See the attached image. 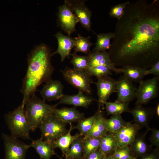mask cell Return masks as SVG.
I'll use <instances>...</instances> for the list:
<instances>
[{
    "mask_svg": "<svg viewBox=\"0 0 159 159\" xmlns=\"http://www.w3.org/2000/svg\"><path fill=\"white\" fill-rule=\"evenodd\" d=\"M98 115V111L93 115L87 118H84L77 122L73 127V129H77L80 134L83 136H85L90 130Z\"/></svg>",
    "mask_w": 159,
    "mask_h": 159,
    "instance_id": "cell-30",
    "label": "cell"
},
{
    "mask_svg": "<svg viewBox=\"0 0 159 159\" xmlns=\"http://www.w3.org/2000/svg\"><path fill=\"white\" fill-rule=\"evenodd\" d=\"M97 81L95 82L97 89L98 109L103 108L104 103L107 101L110 95L116 92L117 81L109 76L97 77Z\"/></svg>",
    "mask_w": 159,
    "mask_h": 159,
    "instance_id": "cell-9",
    "label": "cell"
},
{
    "mask_svg": "<svg viewBox=\"0 0 159 159\" xmlns=\"http://www.w3.org/2000/svg\"><path fill=\"white\" fill-rule=\"evenodd\" d=\"M84 136H80L72 143L65 156L74 159H82L83 150Z\"/></svg>",
    "mask_w": 159,
    "mask_h": 159,
    "instance_id": "cell-27",
    "label": "cell"
},
{
    "mask_svg": "<svg viewBox=\"0 0 159 159\" xmlns=\"http://www.w3.org/2000/svg\"><path fill=\"white\" fill-rule=\"evenodd\" d=\"M55 36L57 40L58 46L57 50L52 55L56 54H59L61 62H63L71 55V51L74 47V40L70 37L63 34L61 32H58Z\"/></svg>",
    "mask_w": 159,
    "mask_h": 159,
    "instance_id": "cell-16",
    "label": "cell"
},
{
    "mask_svg": "<svg viewBox=\"0 0 159 159\" xmlns=\"http://www.w3.org/2000/svg\"><path fill=\"white\" fill-rule=\"evenodd\" d=\"M156 113L157 116H159V104L158 103L157 105L156 108Z\"/></svg>",
    "mask_w": 159,
    "mask_h": 159,
    "instance_id": "cell-41",
    "label": "cell"
},
{
    "mask_svg": "<svg viewBox=\"0 0 159 159\" xmlns=\"http://www.w3.org/2000/svg\"><path fill=\"white\" fill-rule=\"evenodd\" d=\"M60 158V159H63L62 158H60V157L58 156ZM64 159H74L71 158H69V157H65V158Z\"/></svg>",
    "mask_w": 159,
    "mask_h": 159,
    "instance_id": "cell-43",
    "label": "cell"
},
{
    "mask_svg": "<svg viewBox=\"0 0 159 159\" xmlns=\"http://www.w3.org/2000/svg\"><path fill=\"white\" fill-rule=\"evenodd\" d=\"M158 80L159 77H155L149 80H143L139 83L136 93V105L146 104L157 96Z\"/></svg>",
    "mask_w": 159,
    "mask_h": 159,
    "instance_id": "cell-7",
    "label": "cell"
},
{
    "mask_svg": "<svg viewBox=\"0 0 159 159\" xmlns=\"http://www.w3.org/2000/svg\"><path fill=\"white\" fill-rule=\"evenodd\" d=\"M159 158L158 151L157 149L151 153L148 154L139 159H159Z\"/></svg>",
    "mask_w": 159,
    "mask_h": 159,
    "instance_id": "cell-40",
    "label": "cell"
},
{
    "mask_svg": "<svg viewBox=\"0 0 159 159\" xmlns=\"http://www.w3.org/2000/svg\"><path fill=\"white\" fill-rule=\"evenodd\" d=\"M58 18L61 28L69 36L75 31V26L79 21L65 2L59 8Z\"/></svg>",
    "mask_w": 159,
    "mask_h": 159,
    "instance_id": "cell-11",
    "label": "cell"
},
{
    "mask_svg": "<svg viewBox=\"0 0 159 159\" xmlns=\"http://www.w3.org/2000/svg\"><path fill=\"white\" fill-rule=\"evenodd\" d=\"M72 58L71 62L73 68L79 70H85L88 67L89 57L88 55H78L74 52L71 54Z\"/></svg>",
    "mask_w": 159,
    "mask_h": 159,
    "instance_id": "cell-33",
    "label": "cell"
},
{
    "mask_svg": "<svg viewBox=\"0 0 159 159\" xmlns=\"http://www.w3.org/2000/svg\"><path fill=\"white\" fill-rule=\"evenodd\" d=\"M103 159H112V155H105Z\"/></svg>",
    "mask_w": 159,
    "mask_h": 159,
    "instance_id": "cell-42",
    "label": "cell"
},
{
    "mask_svg": "<svg viewBox=\"0 0 159 159\" xmlns=\"http://www.w3.org/2000/svg\"><path fill=\"white\" fill-rule=\"evenodd\" d=\"M90 37H85L78 34L74 39V52H81L87 54L91 47L94 44L90 41Z\"/></svg>",
    "mask_w": 159,
    "mask_h": 159,
    "instance_id": "cell-31",
    "label": "cell"
},
{
    "mask_svg": "<svg viewBox=\"0 0 159 159\" xmlns=\"http://www.w3.org/2000/svg\"><path fill=\"white\" fill-rule=\"evenodd\" d=\"M64 2L71 9L79 22L87 30H90L92 12L85 5V1L66 0Z\"/></svg>",
    "mask_w": 159,
    "mask_h": 159,
    "instance_id": "cell-10",
    "label": "cell"
},
{
    "mask_svg": "<svg viewBox=\"0 0 159 159\" xmlns=\"http://www.w3.org/2000/svg\"><path fill=\"white\" fill-rule=\"evenodd\" d=\"M130 3L129 1L127 2L116 5L113 6L110 11V16L116 18L118 20L120 19L124 14L125 7Z\"/></svg>",
    "mask_w": 159,
    "mask_h": 159,
    "instance_id": "cell-36",
    "label": "cell"
},
{
    "mask_svg": "<svg viewBox=\"0 0 159 159\" xmlns=\"http://www.w3.org/2000/svg\"><path fill=\"white\" fill-rule=\"evenodd\" d=\"M66 123L78 122L85 118V115L74 107H63L54 110L52 114Z\"/></svg>",
    "mask_w": 159,
    "mask_h": 159,
    "instance_id": "cell-17",
    "label": "cell"
},
{
    "mask_svg": "<svg viewBox=\"0 0 159 159\" xmlns=\"http://www.w3.org/2000/svg\"><path fill=\"white\" fill-rule=\"evenodd\" d=\"M136 90L137 88L132 82L123 75L117 81V98L116 101L123 103L129 102L136 97Z\"/></svg>",
    "mask_w": 159,
    "mask_h": 159,
    "instance_id": "cell-12",
    "label": "cell"
},
{
    "mask_svg": "<svg viewBox=\"0 0 159 159\" xmlns=\"http://www.w3.org/2000/svg\"><path fill=\"white\" fill-rule=\"evenodd\" d=\"M158 1L140 0L127 4L118 20L109 52L116 67H151L159 59Z\"/></svg>",
    "mask_w": 159,
    "mask_h": 159,
    "instance_id": "cell-1",
    "label": "cell"
},
{
    "mask_svg": "<svg viewBox=\"0 0 159 159\" xmlns=\"http://www.w3.org/2000/svg\"><path fill=\"white\" fill-rule=\"evenodd\" d=\"M128 112L133 116L134 121L141 126H145L148 128V122L151 116L154 113V110L151 108L144 107L142 105H136L135 107L130 109Z\"/></svg>",
    "mask_w": 159,
    "mask_h": 159,
    "instance_id": "cell-19",
    "label": "cell"
},
{
    "mask_svg": "<svg viewBox=\"0 0 159 159\" xmlns=\"http://www.w3.org/2000/svg\"><path fill=\"white\" fill-rule=\"evenodd\" d=\"M64 87L61 81L52 79L46 82L40 94L45 101L59 100L64 95Z\"/></svg>",
    "mask_w": 159,
    "mask_h": 159,
    "instance_id": "cell-15",
    "label": "cell"
},
{
    "mask_svg": "<svg viewBox=\"0 0 159 159\" xmlns=\"http://www.w3.org/2000/svg\"><path fill=\"white\" fill-rule=\"evenodd\" d=\"M87 54L89 57L88 67L101 66L106 67L112 72L117 73L123 72L121 68L116 67L112 62L109 52H92L90 51Z\"/></svg>",
    "mask_w": 159,
    "mask_h": 159,
    "instance_id": "cell-14",
    "label": "cell"
},
{
    "mask_svg": "<svg viewBox=\"0 0 159 159\" xmlns=\"http://www.w3.org/2000/svg\"><path fill=\"white\" fill-rule=\"evenodd\" d=\"M83 93L79 91L78 93L75 95H69L64 94L59 100L58 104L72 105L76 107H80L87 108L93 101V100Z\"/></svg>",
    "mask_w": 159,
    "mask_h": 159,
    "instance_id": "cell-18",
    "label": "cell"
},
{
    "mask_svg": "<svg viewBox=\"0 0 159 159\" xmlns=\"http://www.w3.org/2000/svg\"><path fill=\"white\" fill-rule=\"evenodd\" d=\"M58 104L54 105L47 104L45 101L32 95L26 102L24 108L31 130L34 131L48 116L52 114Z\"/></svg>",
    "mask_w": 159,
    "mask_h": 159,
    "instance_id": "cell-3",
    "label": "cell"
},
{
    "mask_svg": "<svg viewBox=\"0 0 159 159\" xmlns=\"http://www.w3.org/2000/svg\"><path fill=\"white\" fill-rule=\"evenodd\" d=\"M5 118L11 136L17 138L30 139V127L26 115L24 106L21 104L18 107L6 114Z\"/></svg>",
    "mask_w": 159,
    "mask_h": 159,
    "instance_id": "cell-4",
    "label": "cell"
},
{
    "mask_svg": "<svg viewBox=\"0 0 159 159\" xmlns=\"http://www.w3.org/2000/svg\"><path fill=\"white\" fill-rule=\"evenodd\" d=\"M106 155L98 148L90 154L86 159H103Z\"/></svg>",
    "mask_w": 159,
    "mask_h": 159,
    "instance_id": "cell-39",
    "label": "cell"
},
{
    "mask_svg": "<svg viewBox=\"0 0 159 159\" xmlns=\"http://www.w3.org/2000/svg\"><path fill=\"white\" fill-rule=\"evenodd\" d=\"M141 127L136 123L129 122L117 132L113 134L117 140L118 147L130 145L134 141Z\"/></svg>",
    "mask_w": 159,
    "mask_h": 159,
    "instance_id": "cell-13",
    "label": "cell"
},
{
    "mask_svg": "<svg viewBox=\"0 0 159 159\" xmlns=\"http://www.w3.org/2000/svg\"><path fill=\"white\" fill-rule=\"evenodd\" d=\"M115 36L114 33H101L97 35V38L93 52L106 51L109 50L110 47V40Z\"/></svg>",
    "mask_w": 159,
    "mask_h": 159,
    "instance_id": "cell-28",
    "label": "cell"
},
{
    "mask_svg": "<svg viewBox=\"0 0 159 159\" xmlns=\"http://www.w3.org/2000/svg\"><path fill=\"white\" fill-rule=\"evenodd\" d=\"M67 124L52 114L49 115L38 127L41 131L40 138L52 143L67 132Z\"/></svg>",
    "mask_w": 159,
    "mask_h": 159,
    "instance_id": "cell-5",
    "label": "cell"
},
{
    "mask_svg": "<svg viewBox=\"0 0 159 159\" xmlns=\"http://www.w3.org/2000/svg\"><path fill=\"white\" fill-rule=\"evenodd\" d=\"M29 146L35 149L40 159H50L53 155L56 154L52 143L41 138L32 140Z\"/></svg>",
    "mask_w": 159,
    "mask_h": 159,
    "instance_id": "cell-21",
    "label": "cell"
},
{
    "mask_svg": "<svg viewBox=\"0 0 159 159\" xmlns=\"http://www.w3.org/2000/svg\"><path fill=\"white\" fill-rule=\"evenodd\" d=\"M129 102L123 103L115 101L114 102L106 101L104 103L105 109L107 115H121L125 112H128L130 109L128 107Z\"/></svg>",
    "mask_w": 159,
    "mask_h": 159,
    "instance_id": "cell-26",
    "label": "cell"
},
{
    "mask_svg": "<svg viewBox=\"0 0 159 159\" xmlns=\"http://www.w3.org/2000/svg\"><path fill=\"white\" fill-rule=\"evenodd\" d=\"M149 130L152 131L149 139L152 145L156 146L158 148L159 147V130L155 128H150Z\"/></svg>",
    "mask_w": 159,
    "mask_h": 159,
    "instance_id": "cell-37",
    "label": "cell"
},
{
    "mask_svg": "<svg viewBox=\"0 0 159 159\" xmlns=\"http://www.w3.org/2000/svg\"><path fill=\"white\" fill-rule=\"evenodd\" d=\"M129 159H136L135 158L134 156H133Z\"/></svg>",
    "mask_w": 159,
    "mask_h": 159,
    "instance_id": "cell-44",
    "label": "cell"
},
{
    "mask_svg": "<svg viewBox=\"0 0 159 159\" xmlns=\"http://www.w3.org/2000/svg\"><path fill=\"white\" fill-rule=\"evenodd\" d=\"M91 76L97 77L109 76L112 74V71L106 67L98 66L91 67H87L85 69Z\"/></svg>",
    "mask_w": 159,
    "mask_h": 159,
    "instance_id": "cell-34",
    "label": "cell"
},
{
    "mask_svg": "<svg viewBox=\"0 0 159 159\" xmlns=\"http://www.w3.org/2000/svg\"><path fill=\"white\" fill-rule=\"evenodd\" d=\"M112 159H116V158L113 157H112Z\"/></svg>",
    "mask_w": 159,
    "mask_h": 159,
    "instance_id": "cell-45",
    "label": "cell"
},
{
    "mask_svg": "<svg viewBox=\"0 0 159 159\" xmlns=\"http://www.w3.org/2000/svg\"><path fill=\"white\" fill-rule=\"evenodd\" d=\"M101 138L84 137L82 159H86L90 154L99 148Z\"/></svg>",
    "mask_w": 159,
    "mask_h": 159,
    "instance_id": "cell-32",
    "label": "cell"
},
{
    "mask_svg": "<svg viewBox=\"0 0 159 159\" xmlns=\"http://www.w3.org/2000/svg\"><path fill=\"white\" fill-rule=\"evenodd\" d=\"M69 128L67 132L52 143L54 149L58 148L61 150L63 156L64 155L65 156L67 154L73 141L81 135L78 133L72 135H71V132L73 130V126L71 123L69 124Z\"/></svg>",
    "mask_w": 159,
    "mask_h": 159,
    "instance_id": "cell-20",
    "label": "cell"
},
{
    "mask_svg": "<svg viewBox=\"0 0 159 159\" xmlns=\"http://www.w3.org/2000/svg\"><path fill=\"white\" fill-rule=\"evenodd\" d=\"M106 128L110 133L114 134L119 131L128 122L125 121L121 115H112L108 119H105Z\"/></svg>",
    "mask_w": 159,
    "mask_h": 159,
    "instance_id": "cell-29",
    "label": "cell"
},
{
    "mask_svg": "<svg viewBox=\"0 0 159 159\" xmlns=\"http://www.w3.org/2000/svg\"><path fill=\"white\" fill-rule=\"evenodd\" d=\"M98 115L89 132L84 138H100L107 134L103 112L98 109Z\"/></svg>",
    "mask_w": 159,
    "mask_h": 159,
    "instance_id": "cell-22",
    "label": "cell"
},
{
    "mask_svg": "<svg viewBox=\"0 0 159 159\" xmlns=\"http://www.w3.org/2000/svg\"><path fill=\"white\" fill-rule=\"evenodd\" d=\"M144 135L136 137L130 145L131 153L135 156L139 158L148 154L149 147L145 141Z\"/></svg>",
    "mask_w": 159,
    "mask_h": 159,
    "instance_id": "cell-23",
    "label": "cell"
},
{
    "mask_svg": "<svg viewBox=\"0 0 159 159\" xmlns=\"http://www.w3.org/2000/svg\"><path fill=\"white\" fill-rule=\"evenodd\" d=\"M112 156L117 159H129L133 156L132 155L128 146L118 147L113 153Z\"/></svg>",
    "mask_w": 159,
    "mask_h": 159,
    "instance_id": "cell-35",
    "label": "cell"
},
{
    "mask_svg": "<svg viewBox=\"0 0 159 159\" xmlns=\"http://www.w3.org/2000/svg\"><path fill=\"white\" fill-rule=\"evenodd\" d=\"M118 145L113 134H107L101 138L99 148L105 155L113 153Z\"/></svg>",
    "mask_w": 159,
    "mask_h": 159,
    "instance_id": "cell-25",
    "label": "cell"
},
{
    "mask_svg": "<svg viewBox=\"0 0 159 159\" xmlns=\"http://www.w3.org/2000/svg\"><path fill=\"white\" fill-rule=\"evenodd\" d=\"M123 70V75L132 82L140 83L145 75L146 69L137 67L127 66L121 68Z\"/></svg>",
    "mask_w": 159,
    "mask_h": 159,
    "instance_id": "cell-24",
    "label": "cell"
},
{
    "mask_svg": "<svg viewBox=\"0 0 159 159\" xmlns=\"http://www.w3.org/2000/svg\"><path fill=\"white\" fill-rule=\"evenodd\" d=\"M149 74L154 75L159 77V61L153 65L149 69H146L145 75Z\"/></svg>",
    "mask_w": 159,
    "mask_h": 159,
    "instance_id": "cell-38",
    "label": "cell"
},
{
    "mask_svg": "<svg viewBox=\"0 0 159 159\" xmlns=\"http://www.w3.org/2000/svg\"></svg>",
    "mask_w": 159,
    "mask_h": 159,
    "instance_id": "cell-46",
    "label": "cell"
},
{
    "mask_svg": "<svg viewBox=\"0 0 159 159\" xmlns=\"http://www.w3.org/2000/svg\"><path fill=\"white\" fill-rule=\"evenodd\" d=\"M61 72L64 79L69 84L79 91L91 94V85L93 82L92 77L85 70L67 67Z\"/></svg>",
    "mask_w": 159,
    "mask_h": 159,
    "instance_id": "cell-6",
    "label": "cell"
},
{
    "mask_svg": "<svg viewBox=\"0 0 159 159\" xmlns=\"http://www.w3.org/2000/svg\"><path fill=\"white\" fill-rule=\"evenodd\" d=\"M2 138L5 153L4 159H24L29 145L7 134H3Z\"/></svg>",
    "mask_w": 159,
    "mask_h": 159,
    "instance_id": "cell-8",
    "label": "cell"
},
{
    "mask_svg": "<svg viewBox=\"0 0 159 159\" xmlns=\"http://www.w3.org/2000/svg\"><path fill=\"white\" fill-rule=\"evenodd\" d=\"M52 56L49 48L44 44L35 47L29 54L21 90L23 96L21 104L24 106L40 85L51 79L54 71L51 62Z\"/></svg>",
    "mask_w": 159,
    "mask_h": 159,
    "instance_id": "cell-2",
    "label": "cell"
}]
</instances>
